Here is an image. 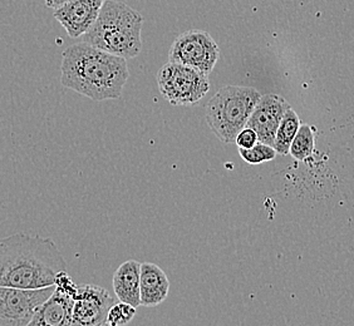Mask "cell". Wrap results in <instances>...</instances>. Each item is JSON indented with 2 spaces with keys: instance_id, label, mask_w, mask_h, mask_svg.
<instances>
[{
  "instance_id": "cell-16",
  "label": "cell",
  "mask_w": 354,
  "mask_h": 326,
  "mask_svg": "<svg viewBox=\"0 0 354 326\" xmlns=\"http://www.w3.org/2000/svg\"><path fill=\"white\" fill-rule=\"evenodd\" d=\"M239 153L241 158L249 163V164H260V163L272 161L277 157V151L269 144L266 143H255L250 148H239Z\"/></svg>"
},
{
  "instance_id": "cell-7",
  "label": "cell",
  "mask_w": 354,
  "mask_h": 326,
  "mask_svg": "<svg viewBox=\"0 0 354 326\" xmlns=\"http://www.w3.org/2000/svg\"><path fill=\"white\" fill-rule=\"evenodd\" d=\"M55 285L41 289L0 286V326H27L38 307L53 294Z\"/></svg>"
},
{
  "instance_id": "cell-1",
  "label": "cell",
  "mask_w": 354,
  "mask_h": 326,
  "mask_svg": "<svg viewBox=\"0 0 354 326\" xmlns=\"http://www.w3.org/2000/svg\"><path fill=\"white\" fill-rule=\"evenodd\" d=\"M62 271L67 262L53 240L23 232L0 240V286L47 287Z\"/></svg>"
},
{
  "instance_id": "cell-5",
  "label": "cell",
  "mask_w": 354,
  "mask_h": 326,
  "mask_svg": "<svg viewBox=\"0 0 354 326\" xmlns=\"http://www.w3.org/2000/svg\"><path fill=\"white\" fill-rule=\"evenodd\" d=\"M157 82L162 97L174 106L198 103L210 90L209 75L198 69L172 61L160 69Z\"/></svg>"
},
{
  "instance_id": "cell-2",
  "label": "cell",
  "mask_w": 354,
  "mask_h": 326,
  "mask_svg": "<svg viewBox=\"0 0 354 326\" xmlns=\"http://www.w3.org/2000/svg\"><path fill=\"white\" fill-rule=\"evenodd\" d=\"M61 70L63 87L95 102L118 99L130 77L127 59L84 41L63 52Z\"/></svg>"
},
{
  "instance_id": "cell-15",
  "label": "cell",
  "mask_w": 354,
  "mask_h": 326,
  "mask_svg": "<svg viewBox=\"0 0 354 326\" xmlns=\"http://www.w3.org/2000/svg\"><path fill=\"white\" fill-rule=\"evenodd\" d=\"M315 148V129L309 124H300L293 142L290 144L289 153L297 161H307L313 156Z\"/></svg>"
},
{
  "instance_id": "cell-4",
  "label": "cell",
  "mask_w": 354,
  "mask_h": 326,
  "mask_svg": "<svg viewBox=\"0 0 354 326\" xmlns=\"http://www.w3.org/2000/svg\"><path fill=\"white\" fill-rule=\"evenodd\" d=\"M260 97L252 87L226 86L218 89L205 109V118L212 133L224 143H235Z\"/></svg>"
},
{
  "instance_id": "cell-12",
  "label": "cell",
  "mask_w": 354,
  "mask_h": 326,
  "mask_svg": "<svg viewBox=\"0 0 354 326\" xmlns=\"http://www.w3.org/2000/svg\"><path fill=\"white\" fill-rule=\"evenodd\" d=\"M170 291V281L160 266L152 262L141 264L140 296L141 305L146 307L162 304Z\"/></svg>"
},
{
  "instance_id": "cell-17",
  "label": "cell",
  "mask_w": 354,
  "mask_h": 326,
  "mask_svg": "<svg viewBox=\"0 0 354 326\" xmlns=\"http://www.w3.org/2000/svg\"><path fill=\"white\" fill-rule=\"evenodd\" d=\"M136 309L135 306L120 301L118 304H115L109 309L106 324L111 326L127 325L135 318Z\"/></svg>"
},
{
  "instance_id": "cell-11",
  "label": "cell",
  "mask_w": 354,
  "mask_h": 326,
  "mask_svg": "<svg viewBox=\"0 0 354 326\" xmlns=\"http://www.w3.org/2000/svg\"><path fill=\"white\" fill-rule=\"evenodd\" d=\"M104 0H71L55 9V18L71 38H80L95 24Z\"/></svg>"
},
{
  "instance_id": "cell-9",
  "label": "cell",
  "mask_w": 354,
  "mask_h": 326,
  "mask_svg": "<svg viewBox=\"0 0 354 326\" xmlns=\"http://www.w3.org/2000/svg\"><path fill=\"white\" fill-rule=\"evenodd\" d=\"M115 298L102 286L78 285L72 314V325H106Z\"/></svg>"
},
{
  "instance_id": "cell-8",
  "label": "cell",
  "mask_w": 354,
  "mask_h": 326,
  "mask_svg": "<svg viewBox=\"0 0 354 326\" xmlns=\"http://www.w3.org/2000/svg\"><path fill=\"white\" fill-rule=\"evenodd\" d=\"M77 285L69 279L68 272H59L55 290L35 311L30 326L72 325Z\"/></svg>"
},
{
  "instance_id": "cell-6",
  "label": "cell",
  "mask_w": 354,
  "mask_h": 326,
  "mask_svg": "<svg viewBox=\"0 0 354 326\" xmlns=\"http://www.w3.org/2000/svg\"><path fill=\"white\" fill-rule=\"evenodd\" d=\"M220 58V48L204 30H189L178 35L171 46L169 61L189 66L210 75Z\"/></svg>"
},
{
  "instance_id": "cell-13",
  "label": "cell",
  "mask_w": 354,
  "mask_h": 326,
  "mask_svg": "<svg viewBox=\"0 0 354 326\" xmlns=\"http://www.w3.org/2000/svg\"><path fill=\"white\" fill-rule=\"evenodd\" d=\"M140 276L141 264L138 261L130 260L123 262L113 275V290L117 299L135 307L141 306Z\"/></svg>"
},
{
  "instance_id": "cell-14",
  "label": "cell",
  "mask_w": 354,
  "mask_h": 326,
  "mask_svg": "<svg viewBox=\"0 0 354 326\" xmlns=\"http://www.w3.org/2000/svg\"><path fill=\"white\" fill-rule=\"evenodd\" d=\"M299 127V117L290 107L286 111V115L280 122L277 135H275V140H274V144H272V147L275 148L278 155L286 156L289 153L290 144L293 142L294 137L297 135Z\"/></svg>"
},
{
  "instance_id": "cell-19",
  "label": "cell",
  "mask_w": 354,
  "mask_h": 326,
  "mask_svg": "<svg viewBox=\"0 0 354 326\" xmlns=\"http://www.w3.org/2000/svg\"><path fill=\"white\" fill-rule=\"evenodd\" d=\"M71 0H44L46 6L52 9H58V8L63 7L64 4H67Z\"/></svg>"
},
{
  "instance_id": "cell-18",
  "label": "cell",
  "mask_w": 354,
  "mask_h": 326,
  "mask_svg": "<svg viewBox=\"0 0 354 326\" xmlns=\"http://www.w3.org/2000/svg\"><path fill=\"white\" fill-rule=\"evenodd\" d=\"M258 135L255 133V131H252L249 127H245L239 132L238 137L235 143L238 144L239 148H250L255 143L258 142Z\"/></svg>"
},
{
  "instance_id": "cell-3",
  "label": "cell",
  "mask_w": 354,
  "mask_h": 326,
  "mask_svg": "<svg viewBox=\"0 0 354 326\" xmlns=\"http://www.w3.org/2000/svg\"><path fill=\"white\" fill-rule=\"evenodd\" d=\"M143 18L122 1L104 0L95 24L82 35L83 41L124 59L142 50Z\"/></svg>"
},
{
  "instance_id": "cell-10",
  "label": "cell",
  "mask_w": 354,
  "mask_h": 326,
  "mask_svg": "<svg viewBox=\"0 0 354 326\" xmlns=\"http://www.w3.org/2000/svg\"><path fill=\"white\" fill-rule=\"evenodd\" d=\"M289 108L290 104L281 95L274 93L261 95L248 119L246 127L255 131L260 142L272 146L280 122Z\"/></svg>"
}]
</instances>
